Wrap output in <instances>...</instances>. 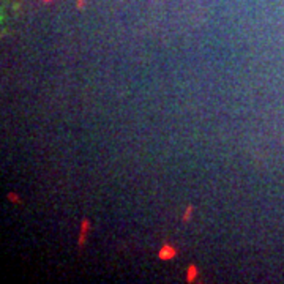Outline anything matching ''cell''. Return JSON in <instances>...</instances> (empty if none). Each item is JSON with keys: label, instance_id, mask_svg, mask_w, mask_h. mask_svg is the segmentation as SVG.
<instances>
[{"label": "cell", "instance_id": "cell-1", "mask_svg": "<svg viewBox=\"0 0 284 284\" xmlns=\"http://www.w3.org/2000/svg\"><path fill=\"white\" fill-rule=\"evenodd\" d=\"M177 256V249L174 248L172 245H163L161 246V249L158 251V259L159 260H170V259H174V257Z\"/></svg>", "mask_w": 284, "mask_h": 284}, {"label": "cell", "instance_id": "cell-2", "mask_svg": "<svg viewBox=\"0 0 284 284\" xmlns=\"http://www.w3.org/2000/svg\"><path fill=\"white\" fill-rule=\"evenodd\" d=\"M89 229H90V221L87 218H84L81 221V230H79V238H78V246L82 248L85 243V238H87V234H89Z\"/></svg>", "mask_w": 284, "mask_h": 284}, {"label": "cell", "instance_id": "cell-3", "mask_svg": "<svg viewBox=\"0 0 284 284\" xmlns=\"http://www.w3.org/2000/svg\"><path fill=\"white\" fill-rule=\"evenodd\" d=\"M199 272H198V267L196 265H189L188 270H186V281L188 283H194L196 278H198Z\"/></svg>", "mask_w": 284, "mask_h": 284}, {"label": "cell", "instance_id": "cell-4", "mask_svg": "<svg viewBox=\"0 0 284 284\" xmlns=\"http://www.w3.org/2000/svg\"><path fill=\"white\" fill-rule=\"evenodd\" d=\"M6 198H8V200H10V202H13V204H22L21 198H19L16 193H13V191L8 193V194H6Z\"/></svg>", "mask_w": 284, "mask_h": 284}, {"label": "cell", "instance_id": "cell-5", "mask_svg": "<svg viewBox=\"0 0 284 284\" xmlns=\"http://www.w3.org/2000/svg\"><path fill=\"white\" fill-rule=\"evenodd\" d=\"M191 213H193V205H188L185 210V213H183V221H188L189 218H191Z\"/></svg>", "mask_w": 284, "mask_h": 284}, {"label": "cell", "instance_id": "cell-6", "mask_svg": "<svg viewBox=\"0 0 284 284\" xmlns=\"http://www.w3.org/2000/svg\"><path fill=\"white\" fill-rule=\"evenodd\" d=\"M84 3H85V0H78V8H82Z\"/></svg>", "mask_w": 284, "mask_h": 284}, {"label": "cell", "instance_id": "cell-7", "mask_svg": "<svg viewBox=\"0 0 284 284\" xmlns=\"http://www.w3.org/2000/svg\"><path fill=\"white\" fill-rule=\"evenodd\" d=\"M44 2H51V0H44Z\"/></svg>", "mask_w": 284, "mask_h": 284}]
</instances>
